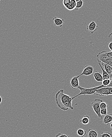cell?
Segmentation results:
<instances>
[{
	"instance_id": "cell-14",
	"label": "cell",
	"mask_w": 112,
	"mask_h": 137,
	"mask_svg": "<svg viewBox=\"0 0 112 137\" xmlns=\"http://www.w3.org/2000/svg\"><path fill=\"white\" fill-rule=\"evenodd\" d=\"M101 68L102 71V76L103 78V80H107V79H110V76H109V74L107 73L106 71L104 69H103L102 66V65L100 63L98 62Z\"/></svg>"
},
{
	"instance_id": "cell-16",
	"label": "cell",
	"mask_w": 112,
	"mask_h": 137,
	"mask_svg": "<svg viewBox=\"0 0 112 137\" xmlns=\"http://www.w3.org/2000/svg\"><path fill=\"white\" fill-rule=\"evenodd\" d=\"M77 134L79 136L81 137H84L86 134V131L82 128H79L77 131Z\"/></svg>"
},
{
	"instance_id": "cell-4",
	"label": "cell",
	"mask_w": 112,
	"mask_h": 137,
	"mask_svg": "<svg viewBox=\"0 0 112 137\" xmlns=\"http://www.w3.org/2000/svg\"><path fill=\"white\" fill-rule=\"evenodd\" d=\"M95 94L100 96L112 95V87H108L99 88L96 90V93Z\"/></svg>"
},
{
	"instance_id": "cell-27",
	"label": "cell",
	"mask_w": 112,
	"mask_h": 137,
	"mask_svg": "<svg viewBox=\"0 0 112 137\" xmlns=\"http://www.w3.org/2000/svg\"><path fill=\"white\" fill-rule=\"evenodd\" d=\"M110 127L111 129L112 130V122L111 123Z\"/></svg>"
},
{
	"instance_id": "cell-1",
	"label": "cell",
	"mask_w": 112,
	"mask_h": 137,
	"mask_svg": "<svg viewBox=\"0 0 112 137\" xmlns=\"http://www.w3.org/2000/svg\"><path fill=\"white\" fill-rule=\"evenodd\" d=\"M55 101L57 106L61 110L67 111L69 109L74 110V107L72 106V101L75 97H71L68 95L64 93L63 89L60 90L55 94Z\"/></svg>"
},
{
	"instance_id": "cell-6",
	"label": "cell",
	"mask_w": 112,
	"mask_h": 137,
	"mask_svg": "<svg viewBox=\"0 0 112 137\" xmlns=\"http://www.w3.org/2000/svg\"><path fill=\"white\" fill-rule=\"evenodd\" d=\"M94 69L93 66L90 65H86L84 68V70L80 76H89L92 75L93 73Z\"/></svg>"
},
{
	"instance_id": "cell-26",
	"label": "cell",
	"mask_w": 112,
	"mask_h": 137,
	"mask_svg": "<svg viewBox=\"0 0 112 137\" xmlns=\"http://www.w3.org/2000/svg\"><path fill=\"white\" fill-rule=\"evenodd\" d=\"M2 101V96H0V105L1 104Z\"/></svg>"
},
{
	"instance_id": "cell-18",
	"label": "cell",
	"mask_w": 112,
	"mask_h": 137,
	"mask_svg": "<svg viewBox=\"0 0 112 137\" xmlns=\"http://www.w3.org/2000/svg\"><path fill=\"white\" fill-rule=\"evenodd\" d=\"M111 81V80L110 79L103 80V81L102 82V85L104 86L105 87H107L110 83Z\"/></svg>"
},
{
	"instance_id": "cell-8",
	"label": "cell",
	"mask_w": 112,
	"mask_h": 137,
	"mask_svg": "<svg viewBox=\"0 0 112 137\" xmlns=\"http://www.w3.org/2000/svg\"><path fill=\"white\" fill-rule=\"evenodd\" d=\"M98 26L96 23L94 21H92L88 26L87 27V29L92 34L95 32L97 30Z\"/></svg>"
},
{
	"instance_id": "cell-12",
	"label": "cell",
	"mask_w": 112,
	"mask_h": 137,
	"mask_svg": "<svg viewBox=\"0 0 112 137\" xmlns=\"http://www.w3.org/2000/svg\"><path fill=\"white\" fill-rule=\"evenodd\" d=\"M93 77L97 82H102L103 81L102 74L99 71H96L93 74Z\"/></svg>"
},
{
	"instance_id": "cell-15",
	"label": "cell",
	"mask_w": 112,
	"mask_h": 137,
	"mask_svg": "<svg viewBox=\"0 0 112 137\" xmlns=\"http://www.w3.org/2000/svg\"><path fill=\"white\" fill-rule=\"evenodd\" d=\"M80 123L83 125H87L90 122V117L89 116L86 115L84 116L81 120Z\"/></svg>"
},
{
	"instance_id": "cell-23",
	"label": "cell",
	"mask_w": 112,
	"mask_h": 137,
	"mask_svg": "<svg viewBox=\"0 0 112 137\" xmlns=\"http://www.w3.org/2000/svg\"><path fill=\"white\" fill-rule=\"evenodd\" d=\"M108 39L110 42H112V32L109 36Z\"/></svg>"
},
{
	"instance_id": "cell-17",
	"label": "cell",
	"mask_w": 112,
	"mask_h": 137,
	"mask_svg": "<svg viewBox=\"0 0 112 137\" xmlns=\"http://www.w3.org/2000/svg\"><path fill=\"white\" fill-rule=\"evenodd\" d=\"M76 5L75 10H79V9H80V8L82 7L83 4H84V2H83V1L82 0H76Z\"/></svg>"
},
{
	"instance_id": "cell-19",
	"label": "cell",
	"mask_w": 112,
	"mask_h": 137,
	"mask_svg": "<svg viewBox=\"0 0 112 137\" xmlns=\"http://www.w3.org/2000/svg\"><path fill=\"white\" fill-rule=\"evenodd\" d=\"M100 137H112V134L110 132H104L101 133Z\"/></svg>"
},
{
	"instance_id": "cell-13",
	"label": "cell",
	"mask_w": 112,
	"mask_h": 137,
	"mask_svg": "<svg viewBox=\"0 0 112 137\" xmlns=\"http://www.w3.org/2000/svg\"><path fill=\"white\" fill-rule=\"evenodd\" d=\"M98 134L96 130L90 129L88 132V137H98Z\"/></svg>"
},
{
	"instance_id": "cell-11",
	"label": "cell",
	"mask_w": 112,
	"mask_h": 137,
	"mask_svg": "<svg viewBox=\"0 0 112 137\" xmlns=\"http://www.w3.org/2000/svg\"><path fill=\"white\" fill-rule=\"evenodd\" d=\"M101 65H102L104 68V70L106 71L110 76V80H112V67L110 66L108 64H106L105 63H101Z\"/></svg>"
},
{
	"instance_id": "cell-20",
	"label": "cell",
	"mask_w": 112,
	"mask_h": 137,
	"mask_svg": "<svg viewBox=\"0 0 112 137\" xmlns=\"http://www.w3.org/2000/svg\"><path fill=\"white\" fill-rule=\"evenodd\" d=\"M108 106H107V104L106 102H101V103L100 104V107L101 110L104 109H107V108Z\"/></svg>"
},
{
	"instance_id": "cell-21",
	"label": "cell",
	"mask_w": 112,
	"mask_h": 137,
	"mask_svg": "<svg viewBox=\"0 0 112 137\" xmlns=\"http://www.w3.org/2000/svg\"><path fill=\"white\" fill-rule=\"evenodd\" d=\"M55 137H70V136L67 134L59 133L56 135Z\"/></svg>"
},
{
	"instance_id": "cell-24",
	"label": "cell",
	"mask_w": 112,
	"mask_h": 137,
	"mask_svg": "<svg viewBox=\"0 0 112 137\" xmlns=\"http://www.w3.org/2000/svg\"><path fill=\"white\" fill-rule=\"evenodd\" d=\"M109 49L111 50V52H112V42H110L109 44Z\"/></svg>"
},
{
	"instance_id": "cell-9",
	"label": "cell",
	"mask_w": 112,
	"mask_h": 137,
	"mask_svg": "<svg viewBox=\"0 0 112 137\" xmlns=\"http://www.w3.org/2000/svg\"><path fill=\"white\" fill-rule=\"evenodd\" d=\"M53 20L54 22L55 25L56 26L58 27H62L64 24V21L63 19L56 18V17H54L53 18Z\"/></svg>"
},
{
	"instance_id": "cell-2",
	"label": "cell",
	"mask_w": 112,
	"mask_h": 137,
	"mask_svg": "<svg viewBox=\"0 0 112 137\" xmlns=\"http://www.w3.org/2000/svg\"><path fill=\"white\" fill-rule=\"evenodd\" d=\"M103 87V86L102 85L99 86L97 87L90 88H85L82 87L80 86L77 88V89L80 90V93L76 95V96H74L76 98L77 97L80 95H86L95 94L96 93V90H97Z\"/></svg>"
},
{
	"instance_id": "cell-10",
	"label": "cell",
	"mask_w": 112,
	"mask_h": 137,
	"mask_svg": "<svg viewBox=\"0 0 112 137\" xmlns=\"http://www.w3.org/2000/svg\"><path fill=\"white\" fill-rule=\"evenodd\" d=\"M112 122V114L108 113L103 118V123L105 125H109Z\"/></svg>"
},
{
	"instance_id": "cell-3",
	"label": "cell",
	"mask_w": 112,
	"mask_h": 137,
	"mask_svg": "<svg viewBox=\"0 0 112 137\" xmlns=\"http://www.w3.org/2000/svg\"><path fill=\"white\" fill-rule=\"evenodd\" d=\"M103 100L99 99H96L93 100L91 103V106L92 107L93 111H94L95 113L97 115V117L99 118L102 119V116L101 114V108L100 107V104L101 102H102Z\"/></svg>"
},
{
	"instance_id": "cell-22",
	"label": "cell",
	"mask_w": 112,
	"mask_h": 137,
	"mask_svg": "<svg viewBox=\"0 0 112 137\" xmlns=\"http://www.w3.org/2000/svg\"><path fill=\"white\" fill-rule=\"evenodd\" d=\"M101 115H106L107 114V109H102L101 110Z\"/></svg>"
},
{
	"instance_id": "cell-5",
	"label": "cell",
	"mask_w": 112,
	"mask_h": 137,
	"mask_svg": "<svg viewBox=\"0 0 112 137\" xmlns=\"http://www.w3.org/2000/svg\"><path fill=\"white\" fill-rule=\"evenodd\" d=\"M63 5L69 10H73L76 8V0H64L62 1Z\"/></svg>"
},
{
	"instance_id": "cell-7",
	"label": "cell",
	"mask_w": 112,
	"mask_h": 137,
	"mask_svg": "<svg viewBox=\"0 0 112 137\" xmlns=\"http://www.w3.org/2000/svg\"><path fill=\"white\" fill-rule=\"evenodd\" d=\"M80 77V75H79L78 76H74L71 79L70 82V83L71 87L73 89H76L80 87L79 81L78 80L79 78Z\"/></svg>"
},
{
	"instance_id": "cell-25",
	"label": "cell",
	"mask_w": 112,
	"mask_h": 137,
	"mask_svg": "<svg viewBox=\"0 0 112 137\" xmlns=\"http://www.w3.org/2000/svg\"><path fill=\"white\" fill-rule=\"evenodd\" d=\"M108 87H112V80H111V81L110 83V84H109V85L108 86Z\"/></svg>"
}]
</instances>
